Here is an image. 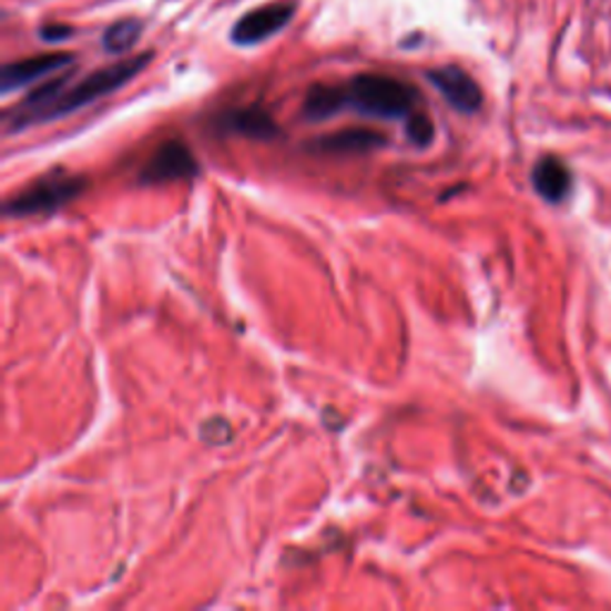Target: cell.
I'll return each instance as SVG.
<instances>
[{
  "instance_id": "6da1fadb",
  "label": "cell",
  "mask_w": 611,
  "mask_h": 611,
  "mask_svg": "<svg viewBox=\"0 0 611 611\" xmlns=\"http://www.w3.org/2000/svg\"><path fill=\"white\" fill-rule=\"evenodd\" d=\"M151 58H153L151 53H141V55H134L130 60L115 62V65H108V68H103L99 72L84 77V80L80 84H77V86L62 91L60 96L39 115L37 122L70 115L74 111H80V108H84V105H89L93 101L108 96V93L122 89L124 84H128L130 80H134V77L149 65Z\"/></svg>"
},
{
  "instance_id": "7a4b0ae2",
  "label": "cell",
  "mask_w": 611,
  "mask_h": 611,
  "mask_svg": "<svg viewBox=\"0 0 611 611\" xmlns=\"http://www.w3.org/2000/svg\"><path fill=\"white\" fill-rule=\"evenodd\" d=\"M349 105L370 118H406L418 99L414 86L383 74H358L347 89Z\"/></svg>"
},
{
  "instance_id": "3957f363",
  "label": "cell",
  "mask_w": 611,
  "mask_h": 611,
  "mask_svg": "<svg viewBox=\"0 0 611 611\" xmlns=\"http://www.w3.org/2000/svg\"><path fill=\"white\" fill-rule=\"evenodd\" d=\"M86 186L84 177H74L65 175L62 170L51 172L37 184H31L29 190L20 192L18 196H12L6 201V215L12 217H24V215H39V213H51L65 206L74 196H80L82 190Z\"/></svg>"
},
{
  "instance_id": "277c9868",
  "label": "cell",
  "mask_w": 611,
  "mask_h": 611,
  "mask_svg": "<svg viewBox=\"0 0 611 611\" xmlns=\"http://www.w3.org/2000/svg\"><path fill=\"white\" fill-rule=\"evenodd\" d=\"M292 18L294 3H289V0H279V3L256 8L234 24L232 41L237 45H256L265 39L275 37L282 27H287L292 22Z\"/></svg>"
},
{
  "instance_id": "5b68a950",
  "label": "cell",
  "mask_w": 611,
  "mask_h": 611,
  "mask_svg": "<svg viewBox=\"0 0 611 611\" xmlns=\"http://www.w3.org/2000/svg\"><path fill=\"white\" fill-rule=\"evenodd\" d=\"M198 172L196 159L192 151L186 149L182 141H165V144L155 151L149 163L141 167V182L144 184H163L194 177Z\"/></svg>"
},
{
  "instance_id": "8992f818",
  "label": "cell",
  "mask_w": 611,
  "mask_h": 611,
  "mask_svg": "<svg viewBox=\"0 0 611 611\" xmlns=\"http://www.w3.org/2000/svg\"><path fill=\"white\" fill-rule=\"evenodd\" d=\"M428 80L432 86L442 93L451 108H457L459 113H476L482 105V91L478 82L466 70L457 65L437 68L428 72Z\"/></svg>"
},
{
  "instance_id": "52a82bcc",
  "label": "cell",
  "mask_w": 611,
  "mask_h": 611,
  "mask_svg": "<svg viewBox=\"0 0 611 611\" xmlns=\"http://www.w3.org/2000/svg\"><path fill=\"white\" fill-rule=\"evenodd\" d=\"M70 62H72L70 53H49V55L27 58L20 62H10V65H6L3 74H0V86H3V93H10L14 89L41 80L45 74L70 65Z\"/></svg>"
},
{
  "instance_id": "ba28073f",
  "label": "cell",
  "mask_w": 611,
  "mask_h": 611,
  "mask_svg": "<svg viewBox=\"0 0 611 611\" xmlns=\"http://www.w3.org/2000/svg\"><path fill=\"white\" fill-rule=\"evenodd\" d=\"M532 186H536V192L550 203H561L571 194L573 186V177L569 167L563 165L557 155H544L532 167Z\"/></svg>"
},
{
  "instance_id": "9c48e42d",
  "label": "cell",
  "mask_w": 611,
  "mask_h": 611,
  "mask_svg": "<svg viewBox=\"0 0 611 611\" xmlns=\"http://www.w3.org/2000/svg\"><path fill=\"white\" fill-rule=\"evenodd\" d=\"M387 144L380 132L373 130H344L316 141V149L323 153H368Z\"/></svg>"
},
{
  "instance_id": "30bf717a",
  "label": "cell",
  "mask_w": 611,
  "mask_h": 611,
  "mask_svg": "<svg viewBox=\"0 0 611 611\" xmlns=\"http://www.w3.org/2000/svg\"><path fill=\"white\" fill-rule=\"evenodd\" d=\"M344 105H349L347 91L339 86L316 84L310 86L304 101V118L310 122H323L327 118H335Z\"/></svg>"
},
{
  "instance_id": "8fae6325",
  "label": "cell",
  "mask_w": 611,
  "mask_h": 611,
  "mask_svg": "<svg viewBox=\"0 0 611 611\" xmlns=\"http://www.w3.org/2000/svg\"><path fill=\"white\" fill-rule=\"evenodd\" d=\"M225 128L242 134V136L261 139V141L275 139L279 134L275 120L265 111H261V108H244V111L230 113L225 118Z\"/></svg>"
},
{
  "instance_id": "7c38bea8",
  "label": "cell",
  "mask_w": 611,
  "mask_h": 611,
  "mask_svg": "<svg viewBox=\"0 0 611 611\" xmlns=\"http://www.w3.org/2000/svg\"><path fill=\"white\" fill-rule=\"evenodd\" d=\"M141 37V22L139 20H120L108 27L103 34V45L108 53H128L134 49Z\"/></svg>"
},
{
  "instance_id": "4fadbf2b",
  "label": "cell",
  "mask_w": 611,
  "mask_h": 611,
  "mask_svg": "<svg viewBox=\"0 0 611 611\" xmlns=\"http://www.w3.org/2000/svg\"><path fill=\"white\" fill-rule=\"evenodd\" d=\"M406 136H409L411 144L418 149L430 146L435 139L432 120L422 113H411L409 118H406Z\"/></svg>"
},
{
  "instance_id": "5bb4252c",
  "label": "cell",
  "mask_w": 611,
  "mask_h": 611,
  "mask_svg": "<svg viewBox=\"0 0 611 611\" xmlns=\"http://www.w3.org/2000/svg\"><path fill=\"white\" fill-rule=\"evenodd\" d=\"M201 437L206 442L211 445H225L230 442V437H232V428H230V422L223 420V418H213V420H206L201 426Z\"/></svg>"
},
{
  "instance_id": "9a60e30c",
  "label": "cell",
  "mask_w": 611,
  "mask_h": 611,
  "mask_svg": "<svg viewBox=\"0 0 611 611\" xmlns=\"http://www.w3.org/2000/svg\"><path fill=\"white\" fill-rule=\"evenodd\" d=\"M72 37V27L68 24H49L41 29V39L49 41V43H58V41H65Z\"/></svg>"
}]
</instances>
